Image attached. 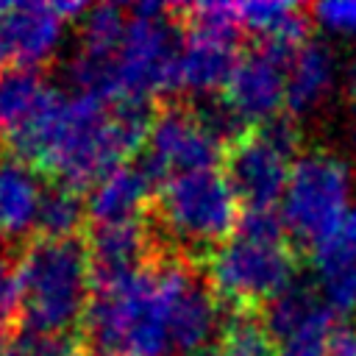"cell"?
I'll return each instance as SVG.
<instances>
[{"label": "cell", "instance_id": "obj_1", "mask_svg": "<svg viewBox=\"0 0 356 356\" xmlns=\"http://www.w3.org/2000/svg\"><path fill=\"white\" fill-rule=\"evenodd\" d=\"M22 314L17 331L78 337L92 300V256L86 234L70 239L33 236L19 253Z\"/></svg>", "mask_w": 356, "mask_h": 356}, {"label": "cell", "instance_id": "obj_2", "mask_svg": "<svg viewBox=\"0 0 356 356\" xmlns=\"http://www.w3.org/2000/svg\"><path fill=\"white\" fill-rule=\"evenodd\" d=\"M145 217L170 250L203 267L220 245L234 239L242 203L222 167H214L172 175L153 195Z\"/></svg>", "mask_w": 356, "mask_h": 356}, {"label": "cell", "instance_id": "obj_3", "mask_svg": "<svg viewBox=\"0 0 356 356\" xmlns=\"http://www.w3.org/2000/svg\"><path fill=\"white\" fill-rule=\"evenodd\" d=\"M303 253L292 242L267 245L242 236L220 245L203 273L225 312V317L264 314L298 278Z\"/></svg>", "mask_w": 356, "mask_h": 356}, {"label": "cell", "instance_id": "obj_4", "mask_svg": "<svg viewBox=\"0 0 356 356\" xmlns=\"http://www.w3.org/2000/svg\"><path fill=\"white\" fill-rule=\"evenodd\" d=\"M350 175L342 159L325 150L300 156L292 167L284 195L281 217L292 245L303 256H314L328 239L339 234L348 220Z\"/></svg>", "mask_w": 356, "mask_h": 356}, {"label": "cell", "instance_id": "obj_5", "mask_svg": "<svg viewBox=\"0 0 356 356\" xmlns=\"http://www.w3.org/2000/svg\"><path fill=\"white\" fill-rule=\"evenodd\" d=\"M300 145L298 122L289 114H275L250 125L225 147L222 172L228 175L242 209H275L286 195L295 153Z\"/></svg>", "mask_w": 356, "mask_h": 356}, {"label": "cell", "instance_id": "obj_6", "mask_svg": "<svg viewBox=\"0 0 356 356\" xmlns=\"http://www.w3.org/2000/svg\"><path fill=\"white\" fill-rule=\"evenodd\" d=\"M222 159H225V145L197 122L186 97L178 95L159 100L147 145L134 161L159 192L172 175L214 170L222 167Z\"/></svg>", "mask_w": 356, "mask_h": 356}, {"label": "cell", "instance_id": "obj_7", "mask_svg": "<svg viewBox=\"0 0 356 356\" xmlns=\"http://www.w3.org/2000/svg\"><path fill=\"white\" fill-rule=\"evenodd\" d=\"M298 53L273 44V42H259L250 39L245 44L242 58L222 92V97L231 103V108L248 122L259 125L275 114H281L284 100H286V81H289V67Z\"/></svg>", "mask_w": 356, "mask_h": 356}, {"label": "cell", "instance_id": "obj_8", "mask_svg": "<svg viewBox=\"0 0 356 356\" xmlns=\"http://www.w3.org/2000/svg\"><path fill=\"white\" fill-rule=\"evenodd\" d=\"M64 19L53 3H11L0 17V50L6 64L42 70L58 47Z\"/></svg>", "mask_w": 356, "mask_h": 356}, {"label": "cell", "instance_id": "obj_9", "mask_svg": "<svg viewBox=\"0 0 356 356\" xmlns=\"http://www.w3.org/2000/svg\"><path fill=\"white\" fill-rule=\"evenodd\" d=\"M217 328L222 331V306H220L206 273L197 267L178 286V292L172 295V303H170L172 348L186 356L203 345H211V337Z\"/></svg>", "mask_w": 356, "mask_h": 356}, {"label": "cell", "instance_id": "obj_10", "mask_svg": "<svg viewBox=\"0 0 356 356\" xmlns=\"http://www.w3.org/2000/svg\"><path fill=\"white\" fill-rule=\"evenodd\" d=\"M42 186L44 175L28 164L11 156L0 159V236L8 245L22 248L33 239Z\"/></svg>", "mask_w": 356, "mask_h": 356}, {"label": "cell", "instance_id": "obj_11", "mask_svg": "<svg viewBox=\"0 0 356 356\" xmlns=\"http://www.w3.org/2000/svg\"><path fill=\"white\" fill-rule=\"evenodd\" d=\"M245 42L186 33L181 50V95H220L225 92Z\"/></svg>", "mask_w": 356, "mask_h": 356}, {"label": "cell", "instance_id": "obj_12", "mask_svg": "<svg viewBox=\"0 0 356 356\" xmlns=\"http://www.w3.org/2000/svg\"><path fill=\"white\" fill-rule=\"evenodd\" d=\"M153 195H156V186L139 170V164L125 161L86 195L89 225L142 220L153 203Z\"/></svg>", "mask_w": 356, "mask_h": 356}, {"label": "cell", "instance_id": "obj_13", "mask_svg": "<svg viewBox=\"0 0 356 356\" xmlns=\"http://www.w3.org/2000/svg\"><path fill=\"white\" fill-rule=\"evenodd\" d=\"M320 289L334 312H348L356 306V209L348 214L345 225L334 239H328L312 256Z\"/></svg>", "mask_w": 356, "mask_h": 356}, {"label": "cell", "instance_id": "obj_14", "mask_svg": "<svg viewBox=\"0 0 356 356\" xmlns=\"http://www.w3.org/2000/svg\"><path fill=\"white\" fill-rule=\"evenodd\" d=\"M331 78H334L331 50L323 42H306L289 67L284 114L298 120L300 114L314 108L320 103V97L331 89Z\"/></svg>", "mask_w": 356, "mask_h": 356}, {"label": "cell", "instance_id": "obj_15", "mask_svg": "<svg viewBox=\"0 0 356 356\" xmlns=\"http://www.w3.org/2000/svg\"><path fill=\"white\" fill-rule=\"evenodd\" d=\"M89 228V211H86V195L75 192L58 181L44 178L39 214H36V231L33 236L42 239H70L81 236Z\"/></svg>", "mask_w": 356, "mask_h": 356}, {"label": "cell", "instance_id": "obj_16", "mask_svg": "<svg viewBox=\"0 0 356 356\" xmlns=\"http://www.w3.org/2000/svg\"><path fill=\"white\" fill-rule=\"evenodd\" d=\"M328 309H331V306H328L323 289L298 275L295 284H292L278 300H273L261 317H264L267 331L275 337V342L284 345V342L292 339L303 325H309L314 317H320V314L328 312Z\"/></svg>", "mask_w": 356, "mask_h": 356}, {"label": "cell", "instance_id": "obj_17", "mask_svg": "<svg viewBox=\"0 0 356 356\" xmlns=\"http://www.w3.org/2000/svg\"><path fill=\"white\" fill-rule=\"evenodd\" d=\"M50 83L42 70L6 64L0 70V139L17 131L42 103Z\"/></svg>", "mask_w": 356, "mask_h": 356}, {"label": "cell", "instance_id": "obj_18", "mask_svg": "<svg viewBox=\"0 0 356 356\" xmlns=\"http://www.w3.org/2000/svg\"><path fill=\"white\" fill-rule=\"evenodd\" d=\"M125 11L128 6H120V3L89 6V11L81 17V47L78 50L97 56V58H114L122 44L125 28H128Z\"/></svg>", "mask_w": 356, "mask_h": 356}, {"label": "cell", "instance_id": "obj_19", "mask_svg": "<svg viewBox=\"0 0 356 356\" xmlns=\"http://www.w3.org/2000/svg\"><path fill=\"white\" fill-rule=\"evenodd\" d=\"M217 342L222 356H281V345L267 331L261 314L225 317Z\"/></svg>", "mask_w": 356, "mask_h": 356}, {"label": "cell", "instance_id": "obj_20", "mask_svg": "<svg viewBox=\"0 0 356 356\" xmlns=\"http://www.w3.org/2000/svg\"><path fill=\"white\" fill-rule=\"evenodd\" d=\"M22 248L0 256V320H6L14 328H19V314H22V267H19Z\"/></svg>", "mask_w": 356, "mask_h": 356}, {"label": "cell", "instance_id": "obj_21", "mask_svg": "<svg viewBox=\"0 0 356 356\" xmlns=\"http://www.w3.org/2000/svg\"><path fill=\"white\" fill-rule=\"evenodd\" d=\"M6 356H83L78 337H50L17 331Z\"/></svg>", "mask_w": 356, "mask_h": 356}, {"label": "cell", "instance_id": "obj_22", "mask_svg": "<svg viewBox=\"0 0 356 356\" xmlns=\"http://www.w3.org/2000/svg\"><path fill=\"white\" fill-rule=\"evenodd\" d=\"M312 14L337 31H356V3H320Z\"/></svg>", "mask_w": 356, "mask_h": 356}, {"label": "cell", "instance_id": "obj_23", "mask_svg": "<svg viewBox=\"0 0 356 356\" xmlns=\"http://www.w3.org/2000/svg\"><path fill=\"white\" fill-rule=\"evenodd\" d=\"M325 356H356V325L337 323L328 337Z\"/></svg>", "mask_w": 356, "mask_h": 356}, {"label": "cell", "instance_id": "obj_24", "mask_svg": "<svg viewBox=\"0 0 356 356\" xmlns=\"http://www.w3.org/2000/svg\"><path fill=\"white\" fill-rule=\"evenodd\" d=\"M348 100H350V117H353V142H356V64L348 75Z\"/></svg>", "mask_w": 356, "mask_h": 356}, {"label": "cell", "instance_id": "obj_25", "mask_svg": "<svg viewBox=\"0 0 356 356\" xmlns=\"http://www.w3.org/2000/svg\"><path fill=\"white\" fill-rule=\"evenodd\" d=\"M14 334H17V328L8 325L6 320H0V356H6V350H8L11 339H14Z\"/></svg>", "mask_w": 356, "mask_h": 356}, {"label": "cell", "instance_id": "obj_26", "mask_svg": "<svg viewBox=\"0 0 356 356\" xmlns=\"http://www.w3.org/2000/svg\"><path fill=\"white\" fill-rule=\"evenodd\" d=\"M186 356H222V350H220V342H211V345H203V348H197Z\"/></svg>", "mask_w": 356, "mask_h": 356}, {"label": "cell", "instance_id": "obj_27", "mask_svg": "<svg viewBox=\"0 0 356 356\" xmlns=\"http://www.w3.org/2000/svg\"><path fill=\"white\" fill-rule=\"evenodd\" d=\"M6 67V58H3V50H0V70Z\"/></svg>", "mask_w": 356, "mask_h": 356}]
</instances>
